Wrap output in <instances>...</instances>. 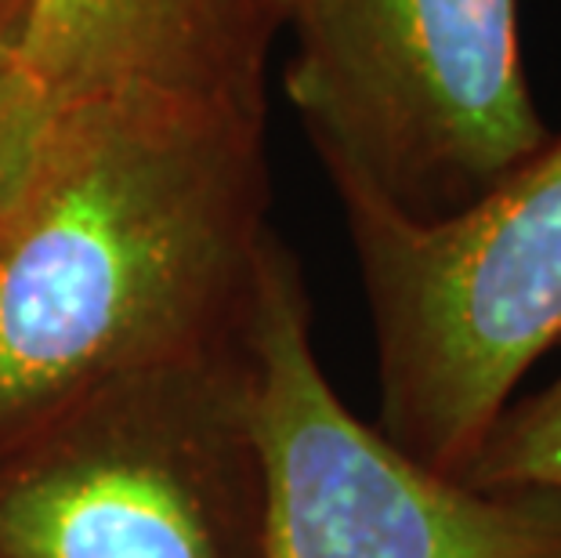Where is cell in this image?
<instances>
[{"mask_svg":"<svg viewBox=\"0 0 561 558\" xmlns=\"http://www.w3.org/2000/svg\"><path fill=\"white\" fill-rule=\"evenodd\" d=\"M457 479L479 490L561 493V371L551 385L500 410Z\"/></svg>","mask_w":561,"mask_h":558,"instance_id":"obj_7","label":"cell"},{"mask_svg":"<svg viewBox=\"0 0 561 558\" xmlns=\"http://www.w3.org/2000/svg\"><path fill=\"white\" fill-rule=\"evenodd\" d=\"M337 200L374 327L377 429L421 465L460 475L561 341V135L438 221Z\"/></svg>","mask_w":561,"mask_h":558,"instance_id":"obj_3","label":"cell"},{"mask_svg":"<svg viewBox=\"0 0 561 558\" xmlns=\"http://www.w3.org/2000/svg\"><path fill=\"white\" fill-rule=\"evenodd\" d=\"M0 4H11V0H0Z\"/></svg>","mask_w":561,"mask_h":558,"instance_id":"obj_10","label":"cell"},{"mask_svg":"<svg viewBox=\"0 0 561 558\" xmlns=\"http://www.w3.org/2000/svg\"><path fill=\"white\" fill-rule=\"evenodd\" d=\"M265 558H561V493L479 490L344 407L319 363L301 261L272 232L247 327Z\"/></svg>","mask_w":561,"mask_h":558,"instance_id":"obj_5","label":"cell"},{"mask_svg":"<svg viewBox=\"0 0 561 558\" xmlns=\"http://www.w3.org/2000/svg\"><path fill=\"white\" fill-rule=\"evenodd\" d=\"M0 558H265L247 334L116 377L0 446Z\"/></svg>","mask_w":561,"mask_h":558,"instance_id":"obj_4","label":"cell"},{"mask_svg":"<svg viewBox=\"0 0 561 558\" xmlns=\"http://www.w3.org/2000/svg\"><path fill=\"white\" fill-rule=\"evenodd\" d=\"M22 15H26V0L0 4V207L15 193L51 113L22 62Z\"/></svg>","mask_w":561,"mask_h":558,"instance_id":"obj_8","label":"cell"},{"mask_svg":"<svg viewBox=\"0 0 561 558\" xmlns=\"http://www.w3.org/2000/svg\"><path fill=\"white\" fill-rule=\"evenodd\" d=\"M250 4H254L261 15L265 19H272L276 22V26L283 30V11H286V0H250Z\"/></svg>","mask_w":561,"mask_h":558,"instance_id":"obj_9","label":"cell"},{"mask_svg":"<svg viewBox=\"0 0 561 558\" xmlns=\"http://www.w3.org/2000/svg\"><path fill=\"white\" fill-rule=\"evenodd\" d=\"M272 232L265 105L141 88L51 105L0 207V446L240 341Z\"/></svg>","mask_w":561,"mask_h":558,"instance_id":"obj_1","label":"cell"},{"mask_svg":"<svg viewBox=\"0 0 561 558\" xmlns=\"http://www.w3.org/2000/svg\"><path fill=\"white\" fill-rule=\"evenodd\" d=\"M276 30L250 0H26L19 47L47 105L135 88L265 105Z\"/></svg>","mask_w":561,"mask_h":558,"instance_id":"obj_6","label":"cell"},{"mask_svg":"<svg viewBox=\"0 0 561 558\" xmlns=\"http://www.w3.org/2000/svg\"><path fill=\"white\" fill-rule=\"evenodd\" d=\"M283 26L286 99L337 196L438 221L551 141L518 0H286Z\"/></svg>","mask_w":561,"mask_h":558,"instance_id":"obj_2","label":"cell"}]
</instances>
